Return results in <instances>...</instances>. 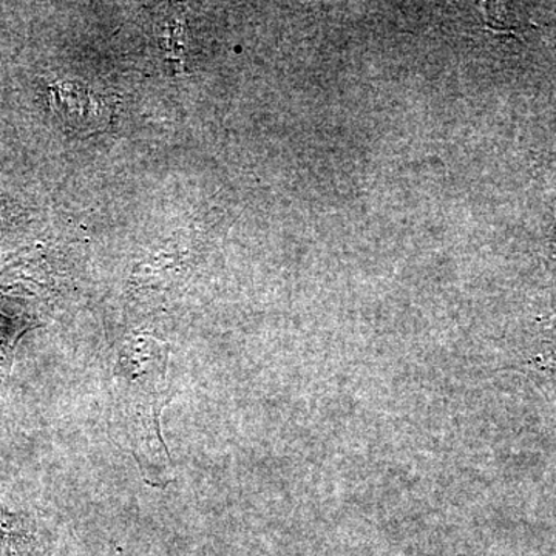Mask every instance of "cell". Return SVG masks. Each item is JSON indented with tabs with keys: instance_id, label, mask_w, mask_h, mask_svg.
I'll list each match as a JSON object with an SVG mask.
<instances>
[{
	"instance_id": "obj_1",
	"label": "cell",
	"mask_w": 556,
	"mask_h": 556,
	"mask_svg": "<svg viewBox=\"0 0 556 556\" xmlns=\"http://www.w3.org/2000/svg\"><path fill=\"white\" fill-rule=\"evenodd\" d=\"M169 343L150 334L134 336L121 348L110 387L109 434L130 453L149 485L164 489L175 479L161 415L170 396Z\"/></svg>"
},
{
	"instance_id": "obj_2",
	"label": "cell",
	"mask_w": 556,
	"mask_h": 556,
	"mask_svg": "<svg viewBox=\"0 0 556 556\" xmlns=\"http://www.w3.org/2000/svg\"><path fill=\"white\" fill-rule=\"evenodd\" d=\"M53 112L64 126L76 131H93L109 123V105L78 80H60L50 87Z\"/></svg>"
}]
</instances>
